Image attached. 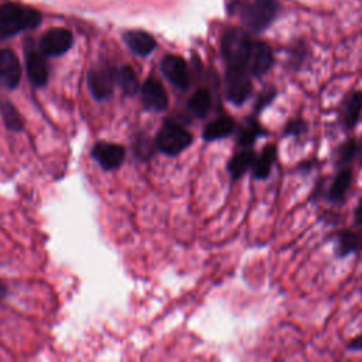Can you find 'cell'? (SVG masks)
<instances>
[{"mask_svg":"<svg viewBox=\"0 0 362 362\" xmlns=\"http://www.w3.org/2000/svg\"><path fill=\"white\" fill-rule=\"evenodd\" d=\"M43 17L36 9L8 3L0 6V40H6L40 26Z\"/></svg>","mask_w":362,"mask_h":362,"instance_id":"obj_1","label":"cell"},{"mask_svg":"<svg viewBox=\"0 0 362 362\" xmlns=\"http://www.w3.org/2000/svg\"><path fill=\"white\" fill-rule=\"evenodd\" d=\"M253 41L242 29H229L221 40V53L228 69H247Z\"/></svg>","mask_w":362,"mask_h":362,"instance_id":"obj_2","label":"cell"},{"mask_svg":"<svg viewBox=\"0 0 362 362\" xmlns=\"http://www.w3.org/2000/svg\"><path fill=\"white\" fill-rule=\"evenodd\" d=\"M192 143V135L173 119H167L156 137V148L167 156H179Z\"/></svg>","mask_w":362,"mask_h":362,"instance_id":"obj_3","label":"cell"},{"mask_svg":"<svg viewBox=\"0 0 362 362\" xmlns=\"http://www.w3.org/2000/svg\"><path fill=\"white\" fill-rule=\"evenodd\" d=\"M279 8V0H255L242 13L245 27L252 33L264 32L276 20Z\"/></svg>","mask_w":362,"mask_h":362,"instance_id":"obj_4","label":"cell"},{"mask_svg":"<svg viewBox=\"0 0 362 362\" xmlns=\"http://www.w3.org/2000/svg\"><path fill=\"white\" fill-rule=\"evenodd\" d=\"M227 98L234 105H242L252 93V81L247 69H227Z\"/></svg>","mask_w":362,"mask_h":362,"instance_id":"obj_5","label":"cell"},{"mask_svg":"<svg viewBox=\"0 0 362 362\" xmlns=\"http://www.w3.org/2000/svg\"><path fill=\"white\" fill-rule=\"evenodd\" d=\"M74 43L72 33L67 29H52L48 30L41 41H40V52L45 57H60L65 54Z\"/></svg>","mask_w":362,"mask_h":362,"instance_id":"obj_6","label":"cell"},{"mask_svg":"<svg viewBox=\"0 0 362 362\" xmlns=\"http://www.w3.org/2000/svg\"><path fill=\"white\" fill-rule=\"evenodd\" d=\"M161 72L163 76L168 80V82L173 84L176 88L181 91H187L191 85L190 71L187 63L179 56H166L161 60Z\"/></svg>","mask_w":362,"mask_h":362,"instance_id":"obj_7","label":"cell"},{"mask_svg":"<svg viewBox=\"0 0 362 362\" xmlns=\"http://www.w3.org/2000/svg\"><path fill=\"white\" fill-rule=\"evenodd\" d=\"M92 157L104 170H116L125 160V148L116 143L98 142L92 149Z\"/></svg>","mask_w":362,"mask_h":362,"instance_id":"obj_8","label":"cell"},{"mask_svg":"<svg viewBox=\"0 0 362 362\" xmlns=\"http://www.w3.org/2000/svg\"><path fill=\"white\" fill-rule=\"evenodd\" d=\"M140 91L142 104L146 111L163 112L168 106V95L161 82L156 78H149L143 82Z\"/></svg>","mask_w":362,"mask_h":362,"instance_id":"obj_9","label":"cell"},{"mask_svg":"<svg viewBox=\"0 0 362 362\" xmlns=\"http://www.w3.org/2000/svg\"><path fill=\"white\" fill-rule=\"evenodd\" d=\"M116 81V69L113 68H96L89 71L88 84L92 95L96 100H108L113 93V85Z\"/></svg>","mask_w":362,"mask_h":362,"instance_id":"obj_10","label":"cell"},{"mask_svg":"<svg viewBox=\"0 0 362 362\" xmlns=\"http://www.w3.org/2000/svg\"><path fill=\"white\" fill-rule=\"evenodd\" d=\"M273 64H275V57L272 48L267 43L262 41L253 43L248 63L249 76L260 78L267 74V72L271 71Z\"/></svg>","mask_w":362,"mask_h":362,"instance_id":"obj_11","label":"cell"},{"mask_svg":"<svg viewBox=\"0 0 362 362\" xmlns=\"http://www.w3.org/2000/svg\"><path fill=\"white\" fill-rule=\"evenodd\" d=\"M21 68L17 56L12 50H0V84L13 89L19 85Z\"/></svg>","mask_w":362,"mask_h":362,"instance_id":"obj_12","label":"cell"},{"mask_svg":"<svg viewBox=\"0 0 362 362\" xmlns=\"http://www.w3.org/2000/svg\"><path fill=\"white\" fill-rule=\"evenodd\" d=\"M124 40L131 50L140 57H148L157 47L156 38L143 30H129L124 34Z\"/></svg>","mask_w":362,"mask_h":362,"instance_id":"obj_13","label":"cell"},{"mask_svg":"<svg viewBox=\"0 0 362 362\" xmlns=\"http://www.w3.org/2000/svg\"><path fill=\"white\" fill-rule=\"evenodd\" d=\"M26 69L30 81L36 87H44L48 81V67L41 52L29 50L26 53Z\"/></svg>","mask_w":362,"mask_h":362,"instance_id":"obj_14","label":"cell"},{"mask_svg":"<svg viewBox=\"0 0 362 362\" xmlns=\"http://www.w3.org/2000/svg\"><path fill=\"white\" fill-rule=\"evenodd\" d=\"M236 126L235 119L231 116H220L214 120L204 128L203 131V139L205 142H215V140H220V139H225L229 135L234 133Z\"/></svg>","mask_w":362,"mask_h":362,"instance_id":"obj_15","label":"cell"},{"mask_svg":"<svg viewBox=\"0 0 362 362\" xmlns=\"http://www.w3.org/2000/svg\"><path fill=\"white\" fill-rule=\"evenodd\" d=\"M267 135V131H264L259 122L256 120V116H249L244 120V124L240 125L239 132H238V146L239 148H244V149H249L252 148L255 142L263 136Z\"/></svg>","mask_w":362,"mask_h":362,"instance_id":"obj_16","label":"cell"},{"mask_svg":"<svg viewBox=\"0 0 362 362\" xmlns=\"http://www.w3.org/2000/svg\"><path fill=\"white\" fill-rule=\"evenodd\" d=\"M278 157V149L275 144H268L259 156H256L255 163L252 166L253 168V177L256 180H264L271 176L272 167Z\"/></svg>","mask_w":362,"mask_h":362,"instance_id":"obj_17","label":"cell"},{"mask_svg":"<svg viewBox=\"0 0 362 362\" xmlns=\"http://www.w3.org/2000/svg\"><path fill=\"white\" fill-rule=\"evenodd\" d=\"M256 159V153L251 149H244L242 152L236 153L228 161V173L234 181L242 177L249 168L253 166Z\"/></svg>","mask_w":362,"mask_h":362,"instance_id":"obj_18","label":"cell"},{"mask_svg":"<svg viewBox=\"0 0 362 362\" xmlns=\"http://www.w3.org/2000/svg\"><path fill=\"white\" fill-rule=\"evenodd\" d=\"M361 112H362V91H355L344 101L341 116H343V125L346 129L351 131L355 128L359 120Z\"/></svg>","mask_w":362,"mask_h":362,"instance_id":"obj_19","label":"cell"},{"mask_svg":"<svg viewBox=\"0 0 362 362\" xmlns=\"http://www.w3.org/2000/svg\"><path fill=\"white\" fill-rule=\"evenodd\" d=\"M351 181H352V170L348 167H344L340 170V173L335 176L332 184L330 185V190H328V194H327V199L331 201V203H340L346 199L347 196V191L351 185Z\"/></svg>","mask_w":362,"mask_h":362,"instance_id":"obj_20","label":"cell"},{"mask_svg":"<svg viewBox=\"0 0 362 362\" xmlns=\"http://www.w3.org/2000/svg\"><path fill=\"white\" fill-rule=\"evenodd\" d=\"M211 105H212V96L207 88L197 89L194 93L190 96L188 104H187L188 111L200 119H203L208 115Z\"/></svg>","mask_w":362,"mask_h":362,"instance_id":"obj_21","label":"cell"},{"mask_svg":"<svg viewBox=\"0 0 362 362\" xmlns=\"http://www.w3.org/2000/svg\"><path fill=\"white\" fill-rule=\"evenodd\" d=\"M116 82L119 84L120 89L124 91V93L128 96L136 95L140 89V84H139V78L136 76V72L129 65L120 67L116 71Z\"/></svg>","mask_w":362,"mask_h":362,"instance_id":"obj_22","label":"cell"},{"mask_svg":"<svg viewBox=\"0 0 362 362\" xmlns=\"http://www.w3.org/2000/svg\"><path fill=\"white\" fill-rule=\"evenodd\" d=\"M361 247V238L351 229H344L337 236V256L346 258L357 252Z\"/></svg>","mask_w":362,"mask_h":362,"instance_id":"obj_23","label":"cell"},{"mask_svg":"<svg viewBox=\"0 0 362 362\" xmlns=\"http://www.w3.org/2000/svg\"><path fill=\"white\" fill-rule=\"evenodd\" d=\"M358 155V143L355 139H348L341 143L339 149L335 150V161L339 166H344L350 163Z\"/></svg>","mask_w":362,"mask_h":362,"instance_id":"obj_24","label":"cell"},{"mask_svg":"<svg viewBox=\"0 0 362 362\" xmlns=\"http://www.w3.org/2000/svg\"><path fill=\"white\" fill-rule=\"evenodd\" d=\"M133 149L139 160H149L155 155V143L146 135H140L135 142Z\"/></svg>","mask_w":362,"mask_h":362,"instance_id":"obj_25","label":"cell"},{"mask_svg":"<svg viewBox=\"0 0 362 362\" xmlns=\"http://www.w3.org/2000/svg\"><path fill=\"white\" fill-rule=\"evenodd\" d=\"M2 115H3V120H5V124L9 129L12 131H21L23 129V119L21 116L19 115V112L16 111V108L9 104V102H5L2 105Z\"/></svg>","mask_w":362,"mask_h":362,"instance_id":"obj_26","label":"cell"},{"mask_svg":"<svg viewBox=\"0 0 362 362\" xmlns=\"http://www.w3.org/2000/svg\"><path fill=\"white\" fill-rule=\"evenodd\" d=\"M278 91L273 87H268V88H263L259 95L256 96V102H255V108H253V116H258L264 108H268L276 98Z\"/></svg>","mask_w":362,"mask_h":362,"instance_id":"obj_27","label":"cell"},{"mask_svg":"<svg viewBox=\"0 0 362 362\" xmlns=\"http://www.w3.org/2000/svg\"><path fill=\"white\" fill-rule=\"evenodd\" d=\"M307 131V124L306 120L302 117H296L289 120L286 128H284V136H302Z\"/></svg>","mask_w":362,"mask_h":362,"instance_id":"obj_28","label":"cell"},{"mask_svg":"<svg viewBox=\"0 0 362 362\" xmlns=\"http://www.w3.org/2000/svg\"><path fill=\"white\" fill-rule=\"evenodd\" d=\"M347 350H350V351H362V334L354 337V339L347 344Z\"/></svg>","mask_w":362,"mask_h":362,"instance_id":"obj_29","label":"cell"},{"mask_svg":"<svg viewBox=\"0 0 362 362\" xmlns=\"http://www.w3.org/2000/svg\"><path fill=\"white\" fill-rule=\"evenodd\" d=\"M354 218H355V223L358 225H362V200L359 201L358 207L355 208V212H354Z\"/></svg>","mask_w":362,"mask_h":362,"instance_id":"obj_30","label":"cell"},{"mask_svg":"<svg viewBox=\"0 0 362 362\" xmlns=\"http://www.w3.org/2000/svg\"><path fill=\"white\" fill-rule=\"evenodd\" d=\"M358 153H359V157H361V161H362V143H361V148H358Z\"/></svg>","mask_w":362,"mask_h":362,"instance_id":"obj_31","label":"cell"}]
</instances>
